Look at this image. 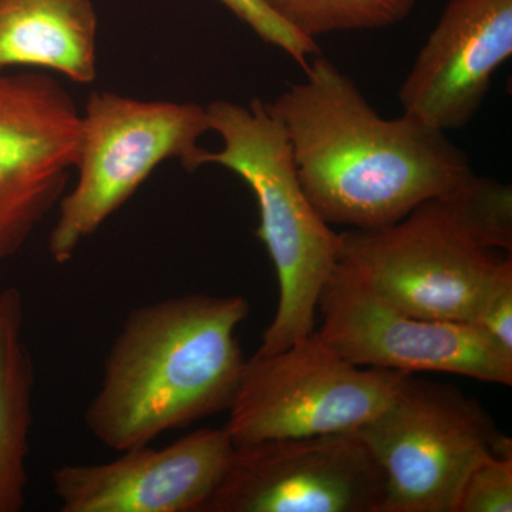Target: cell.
Listing matches in <instances>:
<instances>
[{
  "label": "cell",
  "mask_w": 512,
  "mask_h": 512,
  "mask_svg": "<svg viewBox=\"0 0 512 512\" xmlns=\"http://www.w3.org/2000/svg\"><path fill=\"white\" fill-rule=\"evenodd\" d=\"M266 107L291 144L299 183L326 224L376 229L466 181V154L446 133L402 114L386 120L346 74L313 57L305 80Z\"/></svg>",
  "instance_id": "1"
},
{
  "label": "cell",
  "mask_w": 512,
  "mask_h": 512,
  "mask_svg": "<svg viewBox=\"0 0 512 512\" xmlns=\"http://www.w3.org/2000/svg\"><path fill=\"white\" fill-rule=\"evenodd\" d=\"M242 296L202 293L147 303L121 326L87 406V429L114 451L228 410L247 360L237 339Z\"/></svg>",
  "instance_id": "2"
},
{
  "label": "cell",
  "mask_w": 512,
  "mask_h": 512,
  "mask_svg": "<svg viewBox=\"0 0 512 512\" xmlns=\"http://www.w3.org/2000/svg\"><path fill=\"white\" fill-rule=\"evenodd\" d=\"M205 110L222 148L207 150L202 163L237 174L258 202L256 237L274 262L279 299L255 355H274L315 330L320 293L338 265L340 234L303 192L285 128L264 101L217 100Z\"/></svg>",
  "instance_id": "3"
},
{
  "label": "cell",
  "mask_w": 512,
  "mask_h": 512,
  "mask_svg": "<svg viewBox=\"0 0 512 512\" xmlns=\"http://www.w3.org/2000/svg\"><path fill=\"white\" fill-rule=\"evenodd\" d=\"M457 185L387 227L340 234L338 264L417 318L473 322L485 295L512 269L468 214Z\"/></svg>",
  "instance_id": "4"
},
{
  "label": "cell",
  "mask_w": 512,
  "mask_h": 512,
  "mask_svg": "<svg viewBox=\"0 0 512 512\" xmlns=\"http://www.w3.org/2000/svg\"><path fill=\"white\" fill-rule=\"evenodd\" d=\"M210 130L200 104L144 101L93 92L82 113L77 180L64 194L47 249L66 264L83 241L141 187L164 161L187 171L202 167L201 137Z\"/></svg>",
  "instance_id": "5"
},
{
  "label": "cell",
  "mask_w": 512,
  "mask_h": 512,
  "mask_svg": "<svg viewBox=\"0 0 512 512\" xmlns=\"http://www.w3.org/2000/svg\"><path fill=\"white\" fill-rule=\"evenodd\" d=\"M382 468V512H456L484 457L512 456V440L473 397L409 375L392 402L356 430Z\"/></svg>",
  "instance_id": "6"
},
{
  "label": "cell",
  "mask_w": 512,
  "mask_h": 512,
  "mask_svg": "<svg viewBox=\"0 0 512 512\" xmlns=\"http://www.w3.org/2000/svg\"><path fill=\"white\" fill-rule=\"evenodd\" d=\"M407 376L353 365L313 330L245 362L224 427L235 447L356 431L392 402Z\"/></svg>",
  "instance_id": "7"
},
{
  "label": "cell",
  "mask_w": 512,
  "mask_h": 512,
  "mask_svg": "<svg viewBox=\"0 0 512 512\" xmlns=\"http://www.w3.org/2000/svg\"><path fill=\"white\" fill-rule=\"evenodd\" d=\"M318 312L322 326L316 332L353 365L512 384V353L483 330L400 311L343 265H336L323 286Z\"/></svg>",
  "instance_id": "8"
},
{
  "label": "cell",
  "mask_w": 512,
  "mask_h": 512,
  "mask_svg": "<svg viewBox=\"0 0 512 512\" xmlns=\"http://www.w3.org/2000/svg\"><path fill=\"white\" fill-rule=\"evenodd\" d=\"M386 480L357 431L234 448L201 512H382Z\"/></svg>",
  "instance_id": "9"
},
{
  "label": "cell",
  "mask_w": 512,
  "mask_h": 512,
  "mask_svg": "<svg viewBox=\"0 0 512 512\" xmlns=\"http://www.w3.org/2000/svg\"><path fill=\"white\" fill-rule=\"evenodd\" d=\"M82 113L42 70H0V262L59 207L79 160Z\"/></svg>",
  "instance_id": "10"
},
{
  "label": "cell",
  "mask_w": 512,
  "mask_h": 512,
  "mask_svg": "<svg viewBox=\"0 0 512 512\" xmlns=\"http://www.w3.org/2000/svg\"><path fill=\"white\" fill-rule=\"evenodd\" d=\"M234 448L225 427L195 430L165 447L120 451L107 463L56 468L53 491L62 512H201Z\"/></svg>",
  "instance_id": "11"
},
{
  "label": "cell",
  "mask_w": 512,
  "mask_h": 512,
  "mask_svg": "<svg viewBox=\"0 0 512 512\" xmlns=\"http://www.w3.org/2000/svg\"><path fill=\"white\" fill-rule=\"evenodd\" d=\"M512 55V0H450L399 90L403 113L460 130Z\"/></svg>",
  "instance_id": "12"
},
{
  "label": "cell",
  "mask_w": 512,
  "mask_h": 512,
  "mask_svg": "<svg viewBox=\"0 0 512 512\" xmlns=\"http://www.w3.org/2000/svg\"><path fill=\"white\" fill-rule=\"evenodd\" d=\"M97 36L92 0H0V70L22 66L93 83Z\"/></svg>",
  "instance_id": "13"
},
{
  "label": "cell",
  "mask_w": 512,
  "mask_h": 512,
  "mask_svg": "<svg viewBox=\"0 0 512 512\" xmlns=\"http://www.w3.org/2000/svg\"><path fill=\"white\" fill-rule=\"evenodd\" d=\"M18 288L0 289V512H20L28 490L35 369L23 338Z\"/></svg>",
  "instance_id": "14"
},
{
  "label": "cell",
  "mask_w": 512,
  "mask_h": 512,
  "mask_svg": "<svg viewBox=\"0 0 512 512\" xmlns=\"http://www.w3.org/2000/svg\"><path fill=\"white\" fill-rule=\"evenodd\" d=\"M279 19L311 39L346 30L383 29L403 22L417 0H262Z\"/></svg>",
  "instance_id": "15"
},
{
  "label": "cell",
  "mask_w": 512,
  "mask_h": 512,
  "mask_svg": "<svg viewBox=\"0 0 512 512\" xmlns=\"http://www.w3.org/2000/svg\"><path fill=\"white\" fill-rule=\"evenodd\" d=\"M512 456L484 457L468 474L456 512H511Z\"/></svg>",
  "instance_id": "16"
},
{
  "label": "cell",
  "mask_w": 512,
  "mask_h": 512,
  "mask_svg": "<svg viewBox=\"0 0 512 512\" xmlns=\"http://www.w3.org/2000/svg\"><path fill=\"white\" fill-rule=\"evenodd\" d=\"M252 32L269 45L284 50L303 70L308 67L309 57L320 55L315 39L301 35L286 25L262 0H218Z\"/></svg>",
  "instance_id": "17"
},
{
  "label": "cell",
  "mask_w": 512,
  "mask_h": 512,
  "mask_svg": "<svg viewBox=\"0 0 512 512\" xmlns=\"http://www.w3.org/2000/svg\"><path fill=\"white\" fill-rule=\"evenodd\" d=\"M471 325L512 353V269L485 295Z\"/></svg>",
  "instance_id": "18"
}]
</instances>
